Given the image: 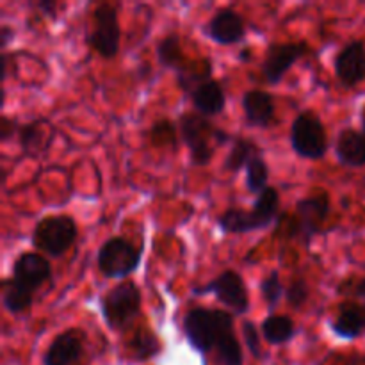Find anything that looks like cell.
<instances>
[{
	"mask_svg": "<svg viewBox=\"0 0 365 365\" xmlns=\"http://www.w3.org/2000/svg\"><path fill=\"white\" fill-rule=\"evenodd\" d=\"M157 61L163 68H168V70L178 71L180 68H184V64L187 63L184 56V50H182L180 38L175 32H170V34L164 36L159 43H157Z\"/></svg>",
	"mask_w": 365,
	"mask_h": 365,
	"instance_id": "cell-22",
	"label": "cell"
},
{
	"mask_svg": "<svg viewBox=\"0 0 365 365\" xmlns=\"http://www.w3.org/2000/svg\"><path fill=\"white\" fill-rule=\"evenodd\" d=\"M143 294L132 280L120 282L100 299V314L110 331H121L141 314Z\"/></svg>",
	"mask_w": 365,
	"mask_h": 365,
	"instance_id": "cell-3",
	"label": "cell"
},
{
	"mask_svg": "<svg viewBox=\"0 0 365 365\" xmlns=\"http://www.w3.org/2000/svg\"><path fill=\"white\" fill-rule=\"evenodd\" d=\"M0 289H2L4 309H6L9 314H13V316L27 312V310L32 307V303H34V292L27 291V289L14 284V282L11 280V277L6 278V280H2Z\"/></svg>",
	"mask_w": 365,
	"mask_h": 365,
	"instance_id": "cell-21",
	"label": "cell"
},
{
	"mask_svg": "<svg viewBox=\"0 0 365 365\" xmlns=\"http://www.w3.org/2000/svg\"><path fill=\"white\" fill-rule=\"evenodd\" d=\"M184 335L200 353H217L221 365H242V349L234 328V314L220 309L195 307L184 317Z\"/></svg>",
	"mask_w": 365,
	"mask_h": 365,
	"instance_id": "cell-1",
	"label": "cell"
},
{
	"mask_svg": "<svg viewBox=\"0 0 365 365\" xmlns=\"http://www.w3.org/2000/svg\"><path fill=\"white\" fill-rule=\"evenodd\" d=\"M309 52L305 41L271 43L262 61V75L271 86L280 84L287 71Z\"/></svg>",
	"mask_w": 365,
	"mask_h": 365,
	"instance_id": "cell-9",
	"label": "cell"
},
{
	"mask_svg": "<svg viewBox=\"0 0 365 365\" xmlns=\"http://www.w3.org/2000/svg\"><path fill=\"white\" fill-rule=\"evenodd\" d=\"M335 155L341 164L348 168L365 166V135L362 130L348 127L337 134Z\"/></svg>",
	"mask_w": 365,
	"mask_h": 365,
	"instance_id": "cell-18",
	"label": "cell"
},
{
	"mask_svg": "<svg viewBox=\"0 0 365 365\" xmlns=\"http://www.w3.org/2000/svg\"><path fill=\"white\" fill-rule=\"evenodd\" d=\"M260 331H262V337L266 339V342L273 346L287 344L298 334L294 321L289 316H284V314H269L262 321Z\"/></svg>",
	"mask_w": 365,
	"mask_h": 365,
	"instance_id": "cell-20",
	"label": "cell"
},
{
	"mask_svg": "<svg viewBox=\"0 0 365 365\" xmlns=\"http://www.w3.org/2000/svg\"><path fill=\"white\" fill-rule=\"evenodd\" d=\"M52 277V266L41 253L24 252L16 257L11 267V280L27 291L36 292Z\"/></svg>",
	"mask_w": 365,
	"mask_h": 365,
	"instance_id": "cell-10",
	"label": "cell"
},
{
	"mask_svg": "<svg viewBox=\"0 0 365 365\" xmlns=\"http://www.w3.org/2000/svg\"><path fill=\"white\" fill-rule=\"evenodd\" d=\"M242 110H245V120L250 127L267 128L274 121V96L262 89H250L241 98Z\"/></svg>",
	"mask_w": 365,
	"mask_h": 365,
	"instance_id": "cell-15",
	"label": "cell"
},
{
	"mask_svg": "<svg viewBox=\"0 0 365 365\" xmlns=\"http://www.w3.org/2000/svg\"><path fill=\"white\" fill-rule=\"evenodd\" d=\"M43 125H45L43 120H34L18 128V143L24 152L34 153L36 150H41Z\"/></svg>",
	"mask_w": 365,
	"mask_h": 365,
	"instance_id": "cell-26",
	"label": "cell"
},
{
	"mask_svg": "<svg viewBox=\"0 0 365 365\" xmlns=\"http://www.w3.org/2000/svg\"><path fill=\"white\" fill-rule=\"evenodd\" d=\"M346 365H355V364H353V362H351V364H346Z\"/></svg>",
	"mask_w": 365,
	"mask_h": 365,
	"instance_id": "cell-37",
	"label": "cell"
},
{
	"mask_svg": "<svg viewBox=\"0 0 365 365\" xmlns=\"http://www.w3.org/2000/svg\"><path fill=\"white\" fill-rule=\"evenodd\" d=\"M77 235L78 228L73 217L68 214H53L36 223L31 242L41 255L61 259L75 245Z\"/></svg>",
	"mask_w": 365,
	"mask_h": 365,
	"instance_id": "cell-4",
	"label": "cell"
},
{
	"mask_svg": "<svg viewBox=\"0 0 365 365\" xmlns=\"http://www.w3.org/2000/svg\"><path fill=\"white\" fill-rule=\"evenodd\" d=\"M330 330L337 337L355 341L365 331L364 307L356 302H344L337 310V316L328 323Z\"/></svg>",
	"mask_w": 365,
	"mask_h": 365,
	"instance_id": "cell-17",
	"label": "cell"
},
{
	"mask_svg": "<svg viewBox=\"0 0 365 365\" xmlns=\"http://www.w3.org/2000/svg\"><path fill=\"white\" fill-rule=\"evenodd\" d=\"M217 227L225 232V234H248V232H255L250 217V210L242 209H227L220 217H217Z\"/></svg>",
	"mask_w": 365,
	"mask_h": 365,
	"instance_id": "cell-24",
	"label": "cell"
},
{
	"mask_svg": "<svg viewBox=\"0 0 365 365\" xmlns=\"http://www.w3.org/2000/svg\"><path fill=\"white\" fill-rule=\"evenodd\" d=\"M205 34L217 45H235L246 38V21L235 9L223 7L205 25Z\"/></svg>",
	"mask_w": 365,
	"mask_h": 365,
	"instance_id": "cell-12",
	"label": "cell"
},
{
	"mask_svg": "<svg viewBox=\"0 0 365 365\" xmlns=\"http://www.w3.org/2000/svg\"><path fill=\"white\" fill-rule=\"evenodd\" d=\"M121 29L118 9L113 4H100L93 11V29L88 36V43L103 59H113L120 50Z\"/></svg>",
	"mask_w": 365,
	"mask_h": 365,
	"instance_id": "cell-8",
	"label": "cell"
},
{
	"mask_svg": "<svg viewBox=\"0 0 365 365\" xmlns=\"http://www.w3.org/2000/svg\"><path fill=\"white\" fill-rule=\"evenodd\" d=\"M242 339H245V344L248 348V351L252 353L253 359L260 360L262 359V344H260V335L257 331V327L252 321H242Z\"/></svg>",
	"mask_w": 365,
	"mask_h": 365,
	"instance_id": "cell-30",
	"label": "cell"
},
{
	"mask_svg": "<svg viewBox=\"0 0 365 365\" xmlns=\"http://www.w3.org/2000/svg\"><path fill=\"white\" fill-rule=\"evenodd\" d=\"M309 296H310L309 284H307L303 278L294 280L287 289H285V299H287L289 305L294 307V309H299V307L305 305V303L309 302Z\"/></svg>",
	"mask_w": 365,
	"mask_h": 365,
	"instance_id": "cell-29",
	"label": "cell"
},
{
	"mask_svg": "<svg viewBox=\"0 0 365 365\" xmlns=\"http://www.w3.org/2000/svg\"><path fill=\"white\" fill-rule=\"evenodd\" d=\"M36 7H38V9H41L43 13L45 14H56V9H57V4L56 2H48V0H43V2H38V4H34Z\"/></svg>",
	"mask_w": 365,
	"mask_h": 365,
	"instance_id": "cell-33",
	"label": "cell"
},
{
	"mask_svg": "<svg viewBox=\"0 0 365 365\" xmlns=\"http://www.w3.org/2000/svg\"><path fill=\"white\" fill-rule=\"evenodd\" d=\"M335 77L344 88H355L365 81V43L349 41L337 52L334 61Z\"/></svg>",
	"mask_w": 365,
	"mask_h": 365,
	"instance_id": "cell-11",
	"label": "cell"
},
{
	"mask_svg": "<svg viewBox=\"0 0 365 365\" xmlns=\"http://www.w3.org/2000/svg\"><path fill=\"white\" fill-rule=\"evenodd\" d=\"M260 294H262V299L267 305V309H269V312L277 309L280 299L285 296V287L282 285L278 271H271V273H267L262 278V282H260Z\"/></svg>",
	"mask_w": 365,
	"mask_h": 365,
	"instance_id": "cell-27",
	"label": "cell"
},
{
	"mask_svg": "<svg viewBox=\"0 0 365 365\" xmlns=\"http://www.w3.org/2000/svg\"><path fill=\"white\" fill-rule=\"evenodd\" d=\"M330 214V198L324 192H316V195L305 196L296 203V216H298V230L310 241L316 234H319L321 225Z\"/></svg>",
	"mask_w": 365,
	"mask_h": 365,
	"instance_id": "cell-13",
	"label": "cell"
},
{
	"mask_svg": "<svg viewBox=\"0 0 365 365\" xmlns=\"http://www.w3.org/2000/svg\"><path fill=\"white\" fill-rule=\"evenodd\" d=\"M13 38H14L13 29H11L9 25H2V27H0V46H2V48H6Z\"/></svg>",
	"mask_w": 365,
	"mask_h": 365,
	"instance_id": "cell-32",
	"label": "cell"
},
{
	"mask_svg": "<svg viewBox=\"0 0 365 365\" xmlns=\"http://www.w3.org/2000/svg\"><path fill=\"white\" fill-rule=\"evenodd\" d=\"M364 316H365V305H364Z\"/></svg>",
	"mask_w": 365,
	"mask_h": 365,
	"instance_id": "cell-36",
	"label": "cell"
},
{
	"mask_svg": "<svg viewBox=\"0 0 365 365\" xmlns=\"http://www.w3.org/2000/svg\"><path fill=\"white\" fill-rule=\"evenodd\" d=\"M187 96L191 98L196 113L205 118L217 116L227 107V95H225L221 82L216 78H207V81L200 82Z\"/></svg>",
	"mask_w": 365,
	"mask_h": 365,
	"instance_id": "cell-16",
	"label": "cell"
},
{
	"mask_svg": "<svg viewBox=\"0 0 365 365\" xmlns=\"http://www.w3.org/2000/svg\"><path fill=\"white\" fill-rule=\"evenodd\" d=\"M143 246H135L121 235L107 239L96 253V266L106 278H127L141 266Z\"/></svg>",
	"mask_w": 365,
	"mask_h": 365,
	"instance_id": "cell-5",
	"label": "cell"
},
{
	"mask_svg": "<svg viewBox=\"0 0 365 365\" xmlns=\"http://www.w3.org/2000/svg\"><path fill=\"white\" fill-rule=\"evenodd\" d=\"M291 146L302 159H323L328 150V135L316 110L307 109L296 114L291 125Z\"/></svg>",
	"mask_w": 365,
	"mask_h": 365,
	"instance_id": "cell-6",
	"label": "cell"
},
{
	"mask_svg": "<svg viewBox=\"0 0 365 365\" xmlns=\"http://www.w3.org/2000/svg\"><path fill=\"white\" fill-rule=\"evenodd\" d=\"M14 132H16V121L11 120L9 116L4 114V116L0 118V141L7 143L9 139H13Z\"/></svg>",
	"mask_w": 365,
	"mask_h": 365,
	"instance_id": "cell-31",
	"label": "cell"
},
{
	"mask_svg": "<svg viewBox=\"0 0 365 365\" xmlns=\"http://www.w3.org/2000/svg\"><path fill=\"white\" fill-rule=\"evenodd\" d=\"M280 212V195L274 187L267 185L259 196H257L255 203H253L252 210H250V217L255 230H264V228L271 227L274 220Z\"/></svg>",
	"mask_w": 365,
	"mask_h": 365,
	"instance_id": "cell-19",
	"label": "cell"
},
{
	"mask_svg": "<svg viewBox=\"0 0 365 365\" xmlns=\"http://www.w3.org/2000/svg\"><path fill=\"white\" fill-rule=\"evenodd\" d=\"M267 182H269V166L264 160L262 153H259L246 164V187L250 192L259 196L267 187Z\"/></svg>",
	"mask_w": 365,
	"mask_h": 365,
	"instance_id": "cell-25",
	"label": "cell"
},
{
	"mask_svg": "<svg viewBox=\"0 0 365 365\" xmlns=\"http://www.w3.org/2000/svg\"><path fill=\"white\" fill-rule=\"evenodd\" d=\"M259 153L262 152H260L259 145L255 141L248 138H235L227 160H225V170L230 171V173H237V171L242 170V166L246 168L252 157L259 155Z\"/></svg>",
	"mask_w": 365,
	"mask_h": 365,
	"instance_id": "cell-23",
	"label": "cell"
},
{
	"mask_svg": "<svg viewBox=\"0 0 365 365\" xmlns=\"http://www.w3.org/2000/svg\"><path fill=\"white\" fill-rule=\"evenodd\" d=\"M355 296H356V298H364L365 299V278H364V280H359V285L355 287Z\"/></svg>",
	"mask_w": 365,
	"mask_h": 365,
	"instance_id": "cell-34",
	"label": "cell"
},
{
	"mask_svg": "<svg viewBox=\"0 0 365 365\" xmlns=\"http://www.w3.org/2000/svg\"><path fill=\"white\" fill-rule=\"evenodd\" d=\"M84 351V331L68 328L52 339L43 353V365H73Z\"/></svg>",
	"mask_w": 365,
	"mask_h": 365,
	"instance_id": "cell-14",
	"label": "cell"
},
{
	"mask_svg": "<svg viewBox=\"0 0 365 365\" xmlns=\"http://www.w3.org/2000/svg\"><path fill=\"white\" fill-rule=\"evenodd\" d=\"M192 294H214L220 303H223L234 316H245L250 310V294L246 282L237 271L225 269L214 280L202 287L192 289Z\"/></svg>",
	"mask_w": 365,
	"mask_h": 365,
	"instance_id": "cell-7",
	"label": "cell"
},
{
	"mask_svg": "<svg viewBox=\"0 0 365 365\" xmlns=\"http://www.w3.org/2000/svg\"><path fill=\"white\" fill-rule=\"evenodd\" d=\"M178 130L182 141L189 148L195 166H207L212 160L216 146L227 145L232 139L228 132L210 123L209 118L198 113H184L178 118Z\"/></svg>",
	"mask_w": 365,
	"mask_h": 365,
	"instance_id": "cell-2",
	"label": "cell"
},
{
	"mask_svg": "<svg viewBox=\"0 0 365 365\" xmlns=\"http://www.w3.org/2000/svg\"><path fill=\"white\" fill-rule=\"evenodd\" d=\"M132 348H134L135 356H138L139 360H146L152 359L153 355H157V353L160 351V342L159 339L153 335V331L141 330L135 335Z\"/></svg>",
	"mask_w": 365,
	"mask_h": 365,
	"instance_id": "cell-28",
	"label": "cell"
},
{
	"mask_svg": "<svg viewBox=\"0 0 365 365\" xmlns=\"http://www.w3.org/2000/svg\"><path fill=\"white\" fill-rule=\"evenodd\" d=\"M360 121H362V132H364V135H365V106H364V109H362V116H360Z\"/></svg>",
	"mask_w": 365,
	"mask_h": 365,
	"instance_id": "cell-35",
	"label": "cell"
}]
</instances>
